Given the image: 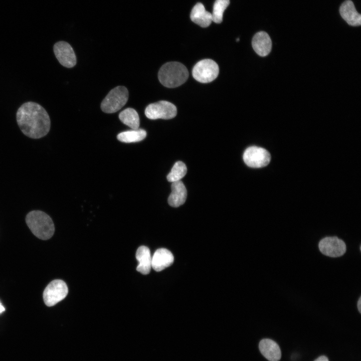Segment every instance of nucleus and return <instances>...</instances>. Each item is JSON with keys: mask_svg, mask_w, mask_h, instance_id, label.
<instances>
[{"mask_svg": "<svg viewBox=\"0 0 361 361\" xmlns=\"http://www.w3.org/2000/svg\"><path fill=\"white\" fill-rule=\"evenodd\" d=\"M244 162L249 167L260 168L266 166L270 162L271 155L265 149L252 146L248 147L243 155Z\"/></svg>", "mask_w": 361, "mask_h": 361, "instance_id": "6e6552de", "label": "nucleus"}, {"mask_svg": "<svg viewBox=\"0 0 361 361\" xmlns=\"http://www.w3.org/2000/svg\"><path fill=\"white\" fill-rule=\"evenodd\" d=\"M252 46L255 52L260 56H267L272 49V41L269 35L260 31L255 34L252 41Z\"/></svg>", "mask_w": 361, "mask_h": 361, "instance_id": "f8f14e48", "label": "nucleus"}, {"mask_svg": "<svg viewBox=\"0 0 361 361\" xmlns=\"http://www.w3.org/2000/svg\"><path fill=\"white\" fill-rule=\"evenodd\" d=\"M321 253L330 257L342 256L346 252V245L337 237H326L321 239L318 244Z\"/></svg>", "mask_w": 361, "mask_h": 361, "instance_id": "1a4fd4ad", "label": "nucleus"}, {"mask_svg": "<svg viewBox=\"0 0 361 361\" xmlns=\"http://www.w3.org/2000/svg\"><path fill=\"white\" fill-rule=\"evenodd\" d=\"M339 13L342 18L352 26H359L361 24V15L355 9L351 0H346L341 5Z\"/></svg>", "mask_w": 361, "mask_h": 361, "instance_id": "ddd939ff", "label": "nucleus"}, {"mask_svg": "<svg viewBox=\"0 0 361 361\" xmlns=\"http://www.w3.org/2000/svg\"><path fill=\"white\" fill-rule=\"evenodd\" d=\"M68 288L66 283L62 280L51 281L43 292V300L48 306H52L64 299L67 295Z\"/></svg>", "mask_w": 361, "mask_h": 361, "instance_id": "423d86ee", "label": "nucleus"}, {"mask_svg": "<svg viewBox=\"0 0 361 361\" xmlns=\"http://www.w3.org/2000/svg\"><path fill=\"white\" fill-rule=\"evenodd\" d=\"M136 258L139 262L136 270L143 275L149 273L151 268V256L149 248L140 246L136 253Z\"/></svg>", "mask_w": 361, "mask_h": 361, "instance_id": "f3484780", "label": "nucleus"}, {"mask_svg": "<svg viewBox=\"0 0 361 361\" xmlns=\"http://www.w3.org/2000/svg\"><path fill=\"white\" fill-rule=\"evenodd\" d=\"M239 41V38H238L237 39H236L237 42H238Z\"/></svg>", "mask_w": 361, "mask_h": 361, "instance_id": "393cba45", "label": "nucleus"}, {"mask_svg": "<svg viewBox=\"0 0 361 361\" xmlns=\"http://www.w3.org/2000/svg\"><path fill=\"white\" fill-rule=\"evenodd\" d=\"M146 136V132L142 129H132L120 132L117 138L120 141L125 143L139 142L144 139Z\"/></svg>", "mask_w": 361, "mask_h": 361, "instance_id": "6ab92c4d", "label": "nucleus"}, {"mask_svg": "<svg viewBox=\"0 0 361 361\" xmlns=\"http://www.w3.org/2000/svg\"><path fill=\"white\" fill-rule=\"evenodd\" d=\"M173 261V256L170 251L165 248H159L151 257V268L155 271H161L170 266Z\"/></svg>", "mask_w": 361, "mask_h": 361, "instance_id": "9b49d317", "label": "nucleus"}, {"mask_svg": "<svg viewBox=\"0 0 361 361\" xmlns=\"http://www.w3.org/2000/svg\"><path fill=\"white\" fill-rule=\"evenodd\" d=\"M171 192L168 198V203L172 207H178L183 205L187 197V189L181 180L172 183Z\"/></svg>", "mask_w": 361, "mask_h": 361, "instance_id": "2eb2a0df", "label": "nucleus"}, {"mask_svg": "<svg viewBox=\"0 0 361 361\" xmlns=\"http://www.w3.org/2000/svg\"><path fill=\"white\" fill-rule=\"evenodd\" d=\"M55 55L62 66L72 68L76 64V57L71 45L65 41H59L53 47Z\"/></svg>", "mask_w": 361, "mask_h": 361, "instance_id": "9d476101", "label": "nucleus"}, {"mask_svg": "<svg viewBox=\"0 0 361 361\" xmlns=\"http://www.w3.org/2000/svg\"><path fill=\"white\" fill-rule=\"evenodd\" d=\"M187 172L186 164L182 161L176 162L172 167L171 171L167 175V179L169 182L180 180L185 176Z\"/></svg>", "mask_w": 361, "mask_h": 361, "instance_id": "aec40b11", "label": "nucleus"}, {"mask_svg": "<svg viewBox=\"0 0 361 361\" xmlns=\"http://www.w3.org/2000/svg\"><path fill=\"white\" fill-rule=\"evenodd\" d=\"M190 18L192 22L203 28L208 27L212 22V14L207 11L201 3H197L193 7Z\"/></svg>", "mask_w": 361, "mask_h": 361, "instance_id": "dca6fc26", "label": "nucleus"}, {"mask_svg": "<svg viewBox=\"0 0 361 361\" xmlns=\"http://www.w3.org/2000/svg\"><path fill=\"white\" fill-rule=\"evenodd\" d=\"M219 68L214 60L209 59L199 61L193 67L192 75L197 81L207 83L214 80L218 76Z\"/></svg>", "mask_w": 361, "mask_h": 361, "instance_id": "39448f33", "label": "nucleus"}, {"mask_svg": "<svg viewBox=\"0 0 361 361\" xmlns=\"http://www.w3.org/2000/svg\"><path fill=\"white\" fill-rule=\"evenodd\" d=\"M26 222L32 233L40 239H49L54 233L55 226L52 219L42 211L29 212L26 217Z\"/></svg>", "mask_w": 361, "mask_h": 361, "instance_id": "f03ea898", "label": "nucleus"}, {"mask_svg": "<svg viewBox=\"0 0 361 361\" xmlns=\"http://www.w3.org/2000/svg\"><path fill=\"white\" fill-rule=\"evenodd\" d=\"M17 121L22 132L27 136L39 139L46 135L51 121L47 111L37 103L29 101L18 109Z\"/></svg>", "mask_w": 361, "mask_h": 361, "instance_id": "f257e3e1", "label": "nucleus"}, {"mask_svg": "<svg viewBox=\"0 0 361 361\" xmlns=\"http://www.w3.org/2000/svg\"><path fill=\"white\" fill-rule=\"evenodd\" d=\"M119 118L124 124L132 129H138L140 124L139 115L133 108H127L119 114Z\"/></svg>", "mask_w": 361, "mask_h": 361, "instance_id": "a211bd4d", "label": "nucleus"}, {"mask_svg": "<svg viewBox=\"0 0 361 361\" xmlns=\"http://www.w3.org/2000/svg\"><path fill=\"white\" fill-rule=\"evenodd\" d=\"M128 99L127 88L124 86H117L112 89L103 100L101 110L107 113L116 112L124 106Z\"/></svg>", "mask_w": 361, "mask_h": 361, "instance_id": "20e7f679", "label": "nucleus"}, {"mask_svg": "<svg viewBox=\"0 0 361 361\" xmlns=\"http://www.w3.org/2000/svg\"><path fill=\"white\" fill-rule=\"evenodd\" d=\"M5 310V307L3 306L2 304L0 302V314L4 312Z\"/></svg>", "mask_w": 361, "mask_h": 361, "instance_id": "b1692460", "label": "nucleus"}, {"mask_svg": "<svg viewBox=\"0 0 361 361\" xmlns=\"http://www.w3.org/2000/svg\"><path fill=\"white\" fill-rule=\"evenodd\" d=\"M187 68L182 63L170 62L163 64L160 68L158 78L164 86L175 88L184 84L189 77Z\"/></svg>", "mask_w": 361, "mask_h": 361, "instance_id": "7ed1b4c3", "label": "nucleus"}, {"mask_svg": "<svg viewBox=\"0 0 361 361\" xmlns=\"http://www.w3.org/2000/svg\"><path fill=\"white\" fill-rule=\"evenodd\" d=\"M314 361H329V360L326 356L322 355L319 356Z\"/></svg>", "mask_w": 361, "mask_h": 361, "instance_id": "4be33fe9", "label": "nucleus"}, {"mask_svg": "<svg viewBox=\"0 0 361 361\" xmlns=\"http://www.w3.org/2000/svg\"><path fill=\"white\" fill-rule=\"evenodd\" d=\"M229 4L230 0H216L212 14L213 22L217 24L222 22L223 13Z\"/></svg>", "mask_w": 361, "mask_h": 361, "instance_id": "412c9836", "label": "nucleus"}, {"mask_svg": "<svg viewBox=\"0 0 361 361\" xmlns=\"http://www.w3.org/2000/svg\"><path fill=\"white\" fill-rule=\"evenodd\" d=\"M177 114L176 106L172 103L164 100L149 104L145 108V114L150 119H169L174 118Z\"/></svg>", "mask_w": 361, "mask_h": 361, "instance_id": "0eeeda50", "label": "nucleus"}, {"mask_svg": "<svg viewBox=\"0 0 361 361\" xmlns=\"http://www.w3.org/2000/svg\"><path fill=\"white\" fill-rule=\"evenodd\" d=\"M357 307L359 313H361V297L360 296L357 302Z\"/></svg>", "mask_w": 361, "mask_h": 361, "instance_id": "5701e85b", "label": "nucleus"}, {"mask_svg": "<svg viewBox=\"0 0 361 361\" xmlns=\"http://www.w3.org/2000/svg\"><path fill=\"white\" fill-rule=\"evenodd\" d=\"M259 348L261 354L269 361H279L281 357L278 344L272 339H262L259 342Z\"/></svg>", "mask_w": 361, "mask_h": 361, "instance_id": "4468645a", "label": "nucleus"}]
</instances>
